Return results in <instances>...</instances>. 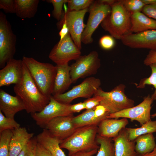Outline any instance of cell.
Returning <instances> with one entry per match:
<instances>
[{"label": "cell", "mask_w": 156, "mask_h": 156, "mask_svg": "<svg viewBox=\"0 0 156 156\" xmlns=\"http://www.w3.org/2000/svg\"><path fill=\"white\" fill-rule=\"evenodd\" d=\"M88 11V8L78 11L68 10L64 12L62 19L57 24L60 29L63 24H66L73 41L80 50L81 48V36L86 26L84 23V18Z\"/></svg>", "instance_id": "10"}, {"label": "cell", "mask_w": 156, "mask_h": 156, "mask_svg": "<svg viewBox=\"0 0 156 156\" xmlns=\"http://www.w3.org/2000/svg\"><path fill=\"white\" fill-rule=\"evenodd\" d=\"M56 66L57 72L52 94L53 96L64 93L73 83L70 74V66L68 63Z\"/></svg>", "instance_id": "20"}, {"label": "cell", "mask_w": 156, "mask_h": 156, "mask_svg": "<svg viewBox=\"0 0 156 156\" xmlns=\"http://www.w3.org/2000/svg\"><path fill=\"white\" fill-rule=\"evenodd\" d=\"M154 101L150 95L145 97L139 104L132 107L114 113L109 114L107 118H128L136 120L141 125L151 120V111Z\"/></svg>", "instance_id": "13"}, {"label": "cell", "mask_w": 156, "mask_h": 156, "mask_svg": "<svg viewBox=\"0 0 156 156\" xmlns=\"http://www.w3.org/2000/svg\"><path fill=\"white\" fill-rule=\"evenodd\" d=\"M47 2L52 3L53 10L52 12L53 17L58 21L62 19L64 12L62 10V7L64 3H67L68 0H48Z\"/></svg>", "instance_id": "33"}, {"label": "cell", "mask_w": 156, "mask_h": 156, "mask_svg": "<svg viewBox=\"0 0 156 156\" xmlns=\"http://www.w3.org/2000/svg\"><path fill=\"white\" fill-rule=\"evenodd\" d=\"M102 120L95 116L93 109H86L82 114L74 116L73 118V122L76 128L92 125H98Z\"/></svg>", "instance_id": "26"}, {"label": "cell", "mask_w": 156, "mask_h": 156, "mask_svg": "<svg viewBox=\"0 0 156 156\" xmlns=\"http://www.w3.org/2000/svg\"><path fill=\"white\" fill-rule=\"evenodd\" d=\"M125 45L133 49H146L156 51V30L131 34L120 40Z\"/></svg>", "instance_id": "14"}, {"label": "cell", "mask_w": 156, "mask_h": 156, "mask_svg": "<svg viewBox=\"0 0 156 156\" xmlns=\"http://www.w3.org/2000/svg\"><path fill=\"white\" fill-rule=\"evenodd\" d=\"M73 115L56 117L51 120L45 129L53 136L63 141L76 129L73 122Z\"/></svg>", "instance_id": "15"}, {"label": "cell", "mask_w": 156, "mask_h": 156, "mask_svg": "<svg viewBox=\"0 0 156 156\" xmlns=\"http://www.w3.org/2000/svg\"><path fill=\"white\" fill-rule=\"evenodd\" d=\"M135 150L138 155H142L152 151L156 146L153 133L140 135L136 138Z\"/></svg>", "instance_id": "25"}, {"label": "cell", "mask_w": 156, "mask_h": 156, "mask_svg": "<svg viewBox=\"0 0 156 156\" xmlns=\"http://www.w3.org/2000/svg\"><path fill=\"white\" fill-rule=\"evenodd\" d=\"M70 104H65L56 101L51 95L48 104L40 112L31 114L36 124L45 129L52 119L58 117L73 115L70 109Z\"/></svg>", "instance_id": "12"}, {"label": "cell", "mask_w": 156, "mask_h": 156, "mask_svg": "<svg viewBox=\"0 0 156 156\" xmlns=\"http://www.w3.org/2000/svg\"><path fill=\"white\" fill-rule=\"evenodd\" d=\"M129 122L127 118L121 119L106 118L98 125V134L101 136L113 138L116 137L120 131L126 128Z\"/></svg>", "instance_id": "19"}, {"label": "cell", "mask_w": 156, "mask_h": 156, "mask_svg": "<svg viewBox=\"0 0 156 156\" xmlns=\"http://www.w3.org/2000/svg\"><path fill=\"white\" fill-rule=\"evenodd\" d=\"M141 126L137 128H126L130 140L133 141L140 135L156 132V120L150 121Z\"/></svg>", "instance_id": "27"}, {"label": "cell", "mask_w": 156, "mask_h": 156, "mask_svg": "<svg viewBox=\"0 0 156 156\" xmlns=\"http://www.w3.org/2000/svg\"><path fill=\"white\" fill-rule=\"evenodd\" d=\"M68 33V29L65 23L63 24L59 33L60 37V40H62Z\"/></svg>", "instance_id": "45"}, {"label": "cell", "mask_w": 156, "mask_h": 156, "mask_svg": "<svg viewBox=\"0 0 156 156\" xmlns=\"http://www.w3.org/2000/svg\"><path fill=\"white\" fill-rule=\"evenodd\" d=\"M124 6L130 13L142 11L145 5L142 0H123Z\"/></svg>", "instance_id": "34"}, {"label": "cell", "mask_w": 156, "mask_h": 156, "mask_svg": "<svg viewBox=\"0 0 156 156\" xmlns=\"http://www.w3.org/2000/svg\"><path fill=\"white\" fill-rule=\"evenodd\" d=\"M99 1L100 2L107 4L110 6L116 1L115 0H100Z\"/></svg>", "instance_id": "49"}, {"label": "cell", "mask_w": 156, "mask_h": 156, "mask_svg": "<svg viewBox=\"0 0 156 156\" xmlns=\"http://www.w3.org/2000/svg\"><path fill=\"white\" fill-rule=\"evenodd\" d=\"M25 110L24 103L18 96H12L0 90V111L7 117L14 118L18 112Z\"/></svg>", "instance_id": "17"}, {"label": "cell", "mask_w": 156, "mask_h": 156, "mask_svg": "<svg viewBox=\"0 0 156 156\" xmlns=\"http://www.w3.org/2000/svg\"><path fill=\"white\" fill-rule=\"evenodd\" d=\"M111 11L102 21V28L115 39L121 40L133 33L131 13L125 7L123 0H116L111 5Z\"/></svg>", "instance_id": "2"}, {"label": "cell", "mask_w": 156, "mask_h": 156, "mask_svg": "<svg viewBox=\"0 0 156 156\" xmlns=\"http://www.w3.org/2000/svg\"><path fill=\"white\" fill-rule=\"evenodd\" d=\"M20 127V124L14 118L6 117L0 111V133L5 130H12Z\"/></svg>", "instance_id": "31"}, {"label": "cell", "mask_w": 156, "mask_h": 156, "mask_svg": "<svg viewBox=\"0 0 156 156\" xmlns=\"http://www.w3.org/2000/svg\"><path fill=\"white\" fill-rule=\"evenodd\" d=\"M30 149L29 142L17 156H28Z\"/></svg>", "instance_id": "46"}, {"label": "cell", "mask_w": 156, "mask_h": 156, "mask_svg": "<svg viewBox=\"0 0 156 156\" xmlns=\"http://www.w3.org/2000/svg\"><path fill=\"white\" fill-rule=\"evenodd\" d=\"M144 4L150 5L156 3V0H142Z\"/></svg>", "instance_id": "48"}, {"label": "cell", "mask_w": 156, "mask_h": 156, "mask_svg": "<svg viewBox=\"0 0 156 156\" xmlns=\"http://www.w3.org/2000/svg\"><path fill=\"white\" fill-rule=\"evenodd\" d=\"M94 110L95 116L103 120L107 118V116L110 113L103 106L99 104L93 109Z\"/></svg>", "instance_id": "38"}, {"label": "cell", "mask_w": 156, "mask_h": 156, "mask_svg": "<svg viewBox=\"0 0 156 156\" xmlns=\"http://www.w3.org/2000/svg\"><path fill=\"white\" fill-rule=\"evenodd\" d=\"M37 142L48 150L52 156H66L60 147L62 141L53 136L46 129L36 137Z\"/></svg>", "instance_id": "22"}, {"label": "cell", "mask_w": 156, "mask_h": 156, "mask_svg": "<svg viewBox=\"0 0 156 156\" xmlns=\"http://www.w3.org/2000/svg\"><path fill=\"white\" fill-rule=\"evenodd\" d=\"M151 68V73L150 76L148 77L144 78L141 79L139 84L137 85V88H143L146 85L153 86L155 89L154 93L151 96L152 99L156 100V63L151 64L149 66Z\"/></svg>", "instance_id": "29"}, {"label": "cell", "mask_w": 156, "mask_h": 156, "mask_svg": "<svg viewBox=\"0 0 156 156\" xmlns=\"http://www.w3.org/2000/svg\"><path fill=\"white\" fill-rule=\"evenodd\" d=\"M137 156H156V146L151 152L142 155H138Z\"/></svg>", "instance_id": "47"}, {"label": "cell", "mask_w": 156, "mask_h": 156, "mask_svg": "<svg viewBox=\"0 0 156 156\" xmlns=\"http://www.w3.org/2000/svg\"><path fill=\"white\" fill-rule=\"evenodd\" d=\"M114 147V156H137L135 150V140L128 138L126 127L122 129L118 135L112 138Z\"/></svg>", "instance_id": "18"}, {"label": "cell", "mask_w": 156, "mask_h": 156, "mask_svg": "<svg viewBox=\"0 0 156 156\" xmlns=\"http://www.w3.org/2000/svg\"><path fill=\"white\" fill-rule=\"evenodd\" d=\"M16 38L6 15L0 12V68H2L14 58L16 51Z\"/></svg>", "instance_id": "6"}, {"label": "cell", "mask_w": 156, "mask_h": 156, "mask_svg": "<svg viewBox=\"0 0 156 156\" xmlns=\"http://www.w3.org/2000/svg\"><path fill=\"white\" fill-rule=\"evenodd\" d=\"M98 125H92L76 128L60 144L61 148L67 149L68 156L76 153L97 149L99 148L96 140Z\"/></svg>", "instance_id": "3"}, {"label": "cell", "mask_w": 156, "mask_h": 156, "mask_svg": "<svg viewBox=\"0 0 156 156\" xmlns=\"http://www.w3.org/2000/svg\"><path fill=\"white\" fill-rule=\"evenodd\" d=\"M22 60L12 59L0 70V87L16 84L21 81L23 74Z\"/></svg>", "instance_id": "16"}, {"label": "cell", "mask_w": 156, "mask_h": 156, "mask_svg": "<svg viewBox=\"0 0 156 156\" xmlns=\"http://www.w3.org/2000/svg\"><path fill=\"white\" fill-rule=\"evenodd\" d=\"M131 21L132 33L156 30V20L148 17L141 12L131 13Z\"/></svg>", "instance_id": "23"}, {"label": "cell", "mask_w": 156, "mask_h": 156, "mask_svg": "<svg viewBox=\"0 0 156 156\" xmlns=\"http://www.w3.org/2000/svg\"><path fill=\"white\" fill-rule=\"evenodd\" d=\"M100 61L98 53L95 51L81 55L70 66V74L73 83L79 78L96 74L101 66Z\"/></svg>", "instance_id": "8"}, {"label": "cell", "mask_w": 156, "mask_h": 156, "mask_svg": "<svg viewBox=\"0 0 156 156\" xmlns=\"http://www.w3.org/2000/svg\"><path fill=\"white\" fill-rule=\"evenodd\" d=\"M85 109V106L84 102H81L73 105H71L70 106L71 110L73 113L79 112L83 109Z\"/></svg>", "instance_id": "42"}, {"label": "cell", "mask_w": 156, "mask_h": 156, "mask_svg": "<svg viewBox=\"0 0 156 156\" xmlns=\"http://www.w3.org/2000/svg\"><path fill=\"white\" fill-rule=\"evenodd\" d=\"M22 60L41 92L50 97L53 92L57 68L51 64L40 62L34 58L24 56Z\"/></svg>", "instance_id": "4"}, {"label": "cell", "mask_w": 156, "mask_h": 156, "mask_svg": "<svg viewBox=\"0 0 156 156\" xmlns=\"http://www.w3.org/2000/svg\"><path fill=\"white\" fill-rule=\"evenodd\" d=\"M103 99V97L94 95L93 97L88 99L83 102L86 109H93L100 104V102Z\"/></svg>", "instance_id": "37"}, {"label": "cell", "mask_w": 156, "mask_h": 156, "mask_svg": "<svg viewBox=\"0 0 156 156\" xmlns=\"http://www.w3.org/2000/svg\"><path fill=\"white\" fill-rule=\"evenodd\" d=\"M35 156H52L48 150L38 142L36 146Z\"/></svg>", "instance_id": "40"}, {"label": "cell", "mask_w": 156, "mask_h": 156, "mask_svg": "<svg viewBox=\"0 0 156 156\" xmlns=\"http://www.w3.org/2000/svg\"><path fill=\"white\" fill-rule=\"evenodd\" d=\"M16 13L22 18H31L35 16L39 2L38 0H15Z\"/></svg>", "instance_id": "24"}, {"label": "cell", "mask_w": 156, "mask_h": 156, "mask_svg": "<svg viewBox=\"0 0 156 156\" xmlns=\"http://www.w3.org/2000/svg\"><path fill=\"white\" fill-rule=\"evenodd\" d=\"M37 142L36 137L32 138L29 141L30 149L28 156H35V150Z\"/></svg>", "instance_id": "44"}, {"label": "cell", "mask_w": 156, "mask_h": 156, "mask_svg": "<svg viewBox=\"0 0 156 156\" xmlns=\"http://www.w3.org/2000/svg\"><path fill=\"white\" fill-rule=\"evenodd\" d=\"M116 43L115 38L109 35L103 36L100 38L99 41L101 47L105 50H110L113 48Z\"/></svg>", "instance_id": "35"}, {"label": "cell", "mask_w": 156, "mask_h": 156, "mask_svg": "<svg viewBox=\"0 0 156 156\" xmlns=\"http://www.w3.org/2000/svg\"><path fill=\"white\" fill-rule=\"evenodd\" d=\"M156 63V51L150 50L143 61L144 64L149 66L151 64Z\"/></svg>", "instance_id": "41"}, {"label": "cell", "mask_w": 156, "mask_h": 156, "mask_svg": "<svg viewBox=\"0 0 156 156\" xmlns=\"http://www.w3.org/2000/svg\"><path fill=\"white\" fill-rule=\"evenodd\" d=\"M111 6L99 0L94 1L89 8V14L87 24L82 33L81 42L89 44L93 41L92 35L99 25L111 11Z\"/></svg>", "instance_id": "7"}, {"label": "cell", "mask_w": 156, "mask_h": 156, "mask_svg": "<svg viewBox=\"0 0 156 156\" xmlns=\"http://www.w3.org/2000/svg\"><path fill=\"white\" fill-rule=\"evenodd\" d=\"M12 131L6 130L0 133V156H10Z\"/></svg>", "instance_id": "30"}, {"label": "cell", "mask_w": 156, "mask_h": 156, "mask_svg": "<svg viewBox=\"0 0 156 156\" xmlns=\"http://www.w3.org/2000/svg\"><path fill=\"white\" fill-rule=\"evenodd\" d=\"M96 140L100 146L96 156H114V147L112 138L102 137L98 134Z\"/></svg>", "instance_id": "28"}, {"label": "cell", "mask_w": 156, "mask_h": 156, "mask_svg": "<svg viewBox=\"0 0 156 156\" xmlns=\"http://www.w3.org/2000/svg\"><path fill=\"white\" fill-rule=\"evenodd\" d=\"M98 150L95 149L89 151L79 152L69 156H92L97 153Z\"/></svg>", "instance_id": "43"}, {"label": "cell", "mask_w": 156, "mask_h": 156, "mask_svg": "<svg viewBox=\"0 0 156 156\" xmlns=\"http://www.w3.org/2000/svg\"><path fill=\"white\" fill-rule=\"evenodd\" d=\"M151 118H154L156 117V113H154V114L151 115Z\"/></svg>", "instance_id": "50"}, {"label": "cell", "mask_w": 156, "mask_h": 156, "mask_svg": "<svg viewBox=\"0 0 156 156\" xmlns=\"http://www.w3.org/2000/svg\"><path fill=\"white\" fill-rule=\"evenodd\" d=\"M94 1L93 0H68V10L79 11L88 8Z\"/></svg>", "instance_id": "32"}, {"label": "cell", "mask_w": 156, "mask_h": 156, "mask_svg": "<svg viewBox=\"0 0 156 156\" xmlns=\"http://www.w3.org/2000/svg\"><path fill=\"white\" fill-rule=\"evenodd\" d=\"M0 9L6 13H15V0H0Z\"/></svg>", "instance_id": "36"}, {"label": "cell", "mask_w": 156, "mask_h": 156, "mask_svg": "<svg viewBox=\"0 0 156 156\" xmlns=\"http://www.w3.org/2000/svg\"><path fill=\"white\" fill-rule=\"evenodd\" d=\"M101 84L99 79L93 77H89L86 78L80 84L73 87L68 91L53 96L60 103L70 104L73 100L77 98H91L100 88Z\"/></svg>", "instance_id": "11"}, {"label": "cell", "mask_w": 156, "mask_h": 156, "mask_svg": "<svg viewBox=\"0 0 156 156\" xmlns=\"http://www.w3.org/2000/svg\"><path fill=\"white\" fill-rule=\"evenodd\" d=\"M81 52L75 44L68 33L53 47L49 55V58L56 65L68 63L76 60L81 55Z\"/></svg>", "instance_id": "9"}, {"label": "cell", "mask_w": 156, "mask_h": 156, "mask_svg": "<svg viewBox=\"0 0 156 156\" xmlns=\"http://www.w3.org/2000/svg\"><path fill=\"white\" fill-rule=\"evenodd\" d=\"M125 88L124 84H121L107 92L100 87L94 95L103 97L100 104L104 106L110 114L114 113L135 106L134 101L126 95Z\"/></svg>", "instance_id": "5"}, {"label": "cell", "mask_w": 156, "mask_h": 156, "mask_svg": "<svg viewBox=\"0 0 156 156\" xmlns=\"http://www.w3.org/2000/svg\"><path fill=\"white\" fill-rule=\"evenodd\" d=\"M12 131L10 156H17L33 138L34 133H29L25 127H20Z\"/></svg>", "instance_id": "21"}, {"label": "cell", "mask_w": 156, "mask_h": 156, "mask_svg": "<svg viewBox=\"0 0 156 156\" xmlns=\"http://www.w3.org/2000/svg\"><path fill=\"white\" fill-rule=\"evenodd\" d=\"M142 11L148 17L156 20V3L145 5Z\"/></svg>", "instance_id": "39"}, {"label": "cell", "mask_w": 156, "mask_h": 156, "mask_svg": "<svg viewBox=\"0 0 156 156\" xmlns=\"http://www.w3.org/2000/svg\"><path fill=\"white\" fill-rule=\"evenodd\" d=\"M23 62V76L21 81L14 86V91L24 103L27 113L40 112L48 104L50 97L41 92Z\"/></svg>", "instance_id": "1"}]
</instances>
